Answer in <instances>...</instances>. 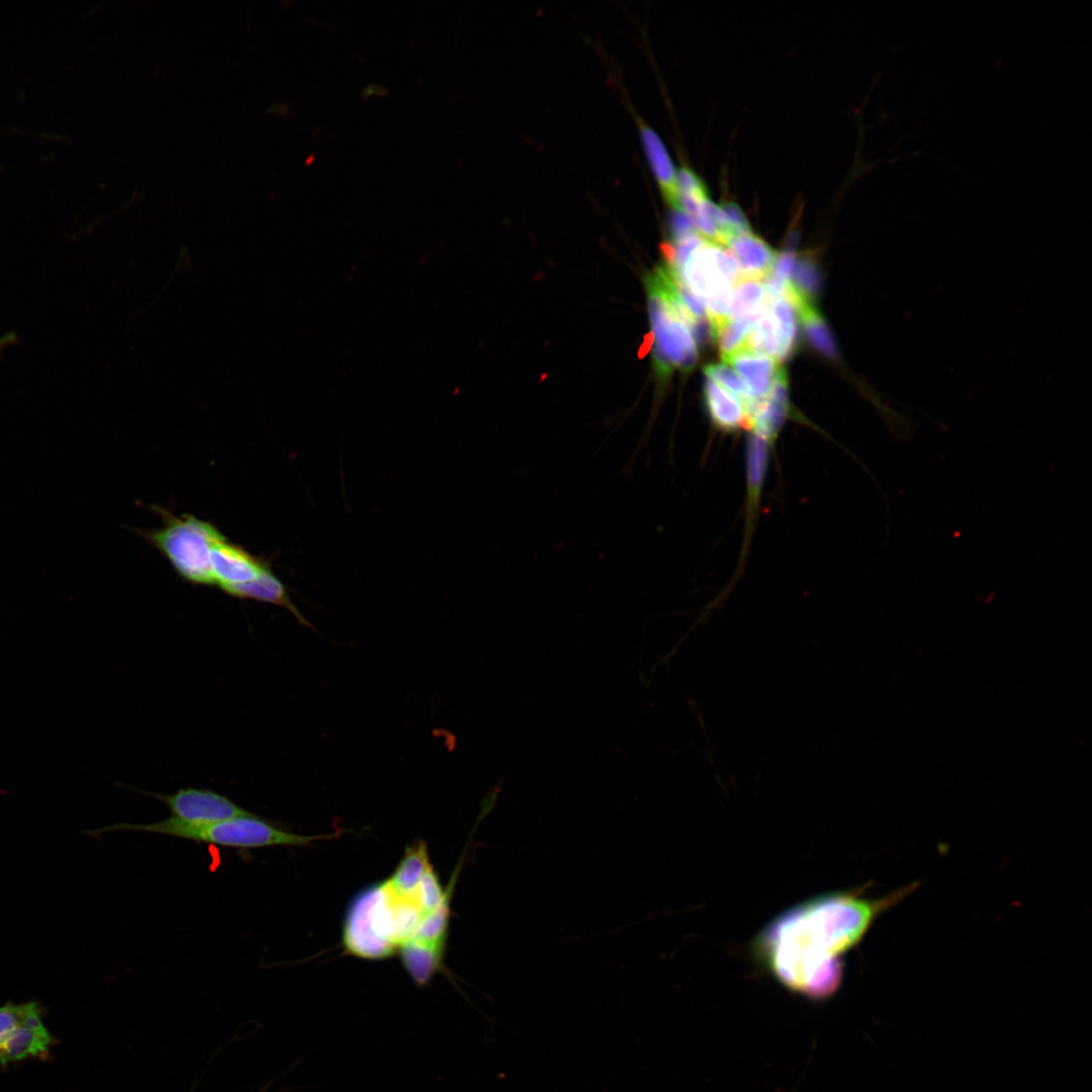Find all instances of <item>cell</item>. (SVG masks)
Listing matches in <instances>:
<instances>
[{
	"instance_id": "cell-1",
	"label": "cell",
	"mask_w": 1092,
	"mask_h": 1092,
	"mask_svg": "<svg viewBox=\"0 0 1092 1092\" xmlns=\"http://www.w3.org/2000/svg\"><path fill=\"white\" fill-rule=\"evenodd\" d=\"M911 883L879 898L838 891L802 901L777 915L754 937L751 953L781 985L814 1001L832 997L843 977L842 957L874 922L916 888Z\"/></svg>"
},
{
	"instance_id": "cell-2",
	"label": "cell",
	"mask_w": 1092,
	"mask_h": 1092,
	"mask_svg": "<svg viewBox=\"0 0 1092 1092\" xmlns=\"http://www.w3.org/2000/svg\"><path fill=\"white\" fill-rule=\"evenodd\" d=\"M460 868L456 867L445 888L427 844L423 840L411 843L389 877L363 889L350 902L342 930L346 952L366 960L397 953L425 918L452 896Z\"/></svg>"
},
{
	"instance_id": "cell-3",
	"label": "cell",
	"mask_w": 1092,
	"mask_h": 1092,
	"mask_svg": "<svg viewBox=\"0 0 1092 1092\" xmlns=\"http://www.w3.org/2000/svg\"><path fill=\"white\" fill-rule=\"evenodd\" d=\"M117 830L163 834L235 849L278 845L305 846L317 839L331 837V835L297 834L253 813L210 824H194L168 817L152 823H118L106 827L107 832Z\"/></svg>"
},
{
	"instance_id": "cell-4",
	"label": "cell",
	"mask_w": 1092,
	"mask_h": 1092,
	"mask_svg": "<svg viewBox=\"0 0 1092 1092\" xmlns=\"http://www.w3.org/2000/svg\"><path fill=\"white\" fill-rule=\"evenodd\" d=\"M156 511L162 517V528L143 531L141 535L168 559L184 580L193 584H214L210 551L222 534L211 523L194 516L183 514L177 517L161 508Z\"/></svg>"
},
{
	"instance_id": "cell-5",
	"label": "cell",
	"mask_w": 1092,
	"mask_h": 1092,
	"mask_svg": "<svg viewBox=\"0 0 1092 1092\" xmlns=\"http://www.w3.org/2000/svg\"><path fill=\"white\" fill-rule=\"evenodd\" d=\"M645 284L654 337L653 358L657 376L666 379L674 368L684 372L691 371L698 356L689 329L667 302L651 273L646 276Z\"/></svg>"
},
{
	"instance_id": "cell-6",
	"label": "cell",
	"mask_w": 1092,
	"mask_h": 1092,
	"mask_svg": "<svg viewBox=\"0 0 1092 1092\" xmlns=\"http://www.w3.org/2000/svg\"><path fill=\"white\" fill-rule=\"evenodd\" d=\"M143 793L163 802L170 817L194 824H210L251 813L230 798L207 789L184 788L170 795Z\"/></svg>"
},
{
	"instance_id": "cell-7",
	"label": "cell",
	"mask_w": 1092,
	"mask_h": 1092,
	"mask_svg": "<svg viewBox=\"0 0 1092 1092\" xmlns=\"http://www.w3.org/2000/svg\"><path fill=\"white\" fill-rule=\"evenodd\" d=\"M210 568L214 584L223 589L257 579L271 565L266 559L254 556L222 535L212 545Z\"/></svg>"
},
{
	"instance_id": "cell-8",
	"label": "cell",
	"mask_w": 1092,
	"mask_h": 1092,
	"mask_svg": "<svg viewBox=\"0 0 1092 1092\" xmlns=\"http://www.w3.org/2000/svg\"><path fill=\"white\" fill-rule=\"evenodd\" d=\"M52 1041L53 1038L41 1019L40 1007L35 1003L24 1020L0 1046V1063L6 1065L30 1057H42L48 1054Z\"/></svg>"
},
{
	"instance_id": "cell-9",
	"label": "cell",
	"mask_w": 1092,
	"mask_h": 1092,
	"mask_svg": "<svg viewBox=\"0 0 1092 1092\" xmlns=\"http://www.w3.org/2000/svg\"><path fill=\"white\" fill-rule=\"evenodd\" d=\"M222 590L236 598L256 600L282 607L291 613L300 625L316 631V628L303 616L298 607L294 604L288 588L274 574L272 568L266 570L253 581L231 585L224 587Z\"/></svg>"
},
{
	"instance_id": "cell-10",
	"label": "cell",
	"mask_w": 1092,
	"mask_h": 1092,
	"mask_svg": "<svg viewBox=\"0 0 1092 1092\" xmlns=\"http://www.w3.org/2000/svg\"><path fill=\"white\" fill-rule=\"evenodd\" d=\"M704 398L712 424L718 430L727 433L749 430L750 422L744 402L709 377L705 380Z\"/></svg>"
},
{
	"instance_id": "cell-11",
	"label": "cell",
	"mask_w": 1092,
	"mask_h": 1092,
	"mask_svg": "<svg viewBox=\"0 0 1092 1092\" xmlns=\"http://www.w3.org/2000/svg\"><path fill=\"white\" fill-rule=\"evenodd\" d=\"M725 246L734 254L740 279H764L771 271L777 259V252L763 240L751 233L730 237Z\"/></svg>"
},
{
	"instance_id": "cell-12",
	"label": "cell",
	"mask_w": 1092,
	"mask_h": 1092,
	"mask_svg": "<svg viewBox=\"0 0 1092 1092\" xmlns=\"http://www.w3.org/2000/svg\"><path fill=\"white\" fill-rule=\"evenodd\" d=\"M723 360L734 367L744 378L751 400L760 399L767 395L780 367L774 358L745 347Z\"/></svg>"
},
{
	"instance_id": "cell-13",
	"label": "cell",
	"mask_w": 1092,
	"mask_h": 1092,
	"mask_svg": "<svg viewBox=\"0 0 1092 1092\" xmlns=\"http://www.w3.org/2000/svg\"><path fill=\"white\" fill-rule=\"evenodd\" d=\"M772 443L766 438L751 433L746 443V521L747 528L752 524L759 505L763 482L766 476L770 448Z\"/></svg>"
},
{
	"instance_id": "cell-14",
	"label": "cell",
	"mask_w": 1092,
	"mask_h": 1092,
	"mask_svg": "<svg viewBox=\"0 0 1092 1092\" xmlns=\"http://www.w3.org/2000/svg\"><path fill=\"white\" fill-rule=\"evenodd\" d=\"M641 139L662 193L671 208L677 209L676 171L658 134L647 125L640 127Z\"/></svg>"
},
{
	"instance_id": "cell-15",
	"label": "cell",
	"mask_w": 1092,
	"mask_h": 1092,
	"mask_svg": "<svg viewBox=\"0 0 1092 1092\" xmlns=\"http://www.w3.org/2000/svg\"><path fill=\"white\" fill-rule=\"evenodd\" d=\"M797 311L805 336L810 345L822 355L830 358H838V348L831 330L824 317L818 311L815 303L796 297L791 301Z\"/></svg>"
},
{
	"instance_id": "cell-16",
	"label": "cell",
	"mask_w": 1092,
	"mask_h": 1092,
	"mask_svg": "<svg viewBox=\"0 0 1092 1092\" xmlns=\"http://www.w3.org/2000/svg\"><path fill=\"white\" fill-rule=\"evenodd\" d=\"M766 305L771 313L780 342L779 361H784L792 356L798 345V325L795 308L784 296L776 298L766 297Z\"/></svg>"
},
{
	"instance_id": "cell-17",
	"label": "cell",
	"mask_w": 1092,
	"mask_h": 1092,
	"mask_svg": "<svg viewBox=\"0 0 1092 1092\" xmlns=\"http://www.w3.org/2000/svg\"><path fill=\"white\" fill-rule=\"evenodd\" d=\"M788 284L799 296L815 303L822 288V273L813 254L805 253L795 259Z\"/></svg>"
},
{
	"instance_id": "cell-18",
	"label": "cell",
	"mask_w": 1092,
	"mask_h": 1092,
	"mask_svg": "<svg viewBox=\"0 0 1092 1092\" xmlns=\"http://www.w3.org/2000/svg\"><path fill=\"white\" fill-rule=\"evenodd\" d=\"M766 308L765 304L752 312L730 318L718 332L717 339L722 359L741 349L748 334L761 317Z\"/></svg>"
},
{
	"instance_id": "cell-19",
	"label": "cell",
	"mask_w": 1092,
	"mask_h": 1092,
	"mask_svg": "<svg viewBox=\"0 0 1092 1092\" xmlns=\"http://www.w3.org/2000/svg\"><path fill=\"white\" fill-rule=\"evenodd\" d=\"M743 347L779 360L780 342L778 331L767 305L761 317L748 334Z\"/></svg>"
},
{
	"instance_id": "cell-20",
	"label": "cell",
	"mask_w": 1092,
	"mask_h": 1092,
	"mask_svg": "<svg viewBox=\"0 0 1092 1092\" xmlns=\"http://www.w3.org/2000/svg\"><path fill=\"white\" fill-rule=\"evenodd\" d=\"M734 287L730 318L752 312L765 304L766 290L760 280L739 279Z\"/></svg>"
},
{
	"instance_id": "cell-21",
	"label": "cell",
	"mask_w": 1092,
	"mask_h": 1092,
	"mask_svg": "<svg viewBox=\"0 0 1092 1092\" xmlns=\"http://www.w3.org/2000/svg\"><path fill=\"white\" fill-rule=\"evenodd\" d=\"M704 372L707 377L724 384L729 391L737 395L743 402L751 400L749 389L744 380L728 364L711 363L705 366Z\"/></svg>"
},
{
	"instance_id": "cell-22",
	"label": "cell",
	"mask_w": 1092,
	"mask_h": 1092,
	"mask_svg": "<svg viewBox=\"0 0 1092 1092\" xmlns=\"http://www.w3.org/2000/svg\"><path fill=\"white\" fill-rule=\"evenodd\" d=\"M36 1002L6 1003L0 1006V1046L13 1030L24 1020Z\"/></svg>"
},
{
	"instance_id": "cell-23",
	"label": "cell",
	"mask_w": 1092,
	"mask_h": 1092,
	"mask_svg": "<svg viewBox=\"0 0 1092 1092\" xmlns=\"http://www.w3.org/2000/svg\"><path fill=\"white\" fill-rule=\"evenodd\" d=\"M676 192L678 196H690L699 200L707 197L702 180L688 168L676 171Z\"/></svg>"
},
{
	"instance_id": "cell-24",
	"label": "cell",
	"mask_w": 1092,
	"mask_h": 1092,
	"mask_svg": "<svg viewBox=\"0 0 1092 1092\" xmlns=\"http://www.w3.org/2000/svg\"><path fill=\"white\" fill-rule=\"evenodd\" d=\"M669 242L671 243L677 242L697 233V229L691 216L680 208L671 209V213L669 216Z\"/></svg>"
},
{
	"instance_id": "cell-25",
	"label": "cell",
	"mask_w": 1092,
	"mask_h": 1092,
	"mask_svg": "<svg viewBox=\"0 0 1092 1092\" xmlns=\"http://www.w3.org/2000/svg\"><path fill=\"white\" fill-rule=\"evenodd\" d=\"M721 208L726 215L733 236L738 234L751 233V228L748 219L746 218L742 209L736 203L725 202L722 204Z\"/></svg>"
},
{
	"instance_id": "cell-26",
	"label": "cell",
	"mask_w": 1092,
	"mask_h": 1092,
	"mask_svg": "<svg viewBox=\"0 0 1092 1092\" xmlns=\"http://www.w3.org/2000/svg\"><path fill=\"white\" fill-rule=\"evenodd\" d=\"M17 342V336L14 333H8L0 336V354L9 346L14 345Z\"/></svg>"
}]
</instances>
